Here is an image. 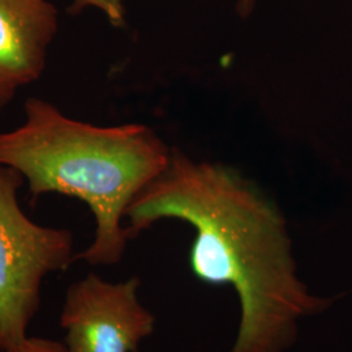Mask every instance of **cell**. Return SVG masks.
I'll return each instance as SVG.
<instances>
[{
    "instance_id": "6da1fadb",
    "label": "cell",
    "mask_w": 352,
    "mask_h": 352,
    "mask_svg": "<svg viewBox=\"0 0 352 352\" xmlns=\"http://www.w3.org/2000/svg\"><path fill=\"white\" fill-rule=\"evenodd\" d=\"M129 238L162 219L195 230L189 267L210 286L238 296L239 327L228 352H287L302 320L334 302L311 292L298 273L285 215L252 182L223 164L171 151L164 171L126 213Z\"/></svg>"
},
{
    "instance_id": "7a4b0ae2",
    "label": "cell",
    "mask_w": 352,
    "mask_h": 352,
    "mask_svg": "<svg viewBox=\"0 0 352 352\" xmlns=\"http://www.w3.org/2000/svg\"><path fill=\"white\" fill-rule=\"evenodd\" d=\"M24 110L21 126L0 132V164L20 173L34 199L59 193L85 202L96 234L76 258L118 264L131 239L123 226L126 209L167 167L171 151L144 124L94 126L36 97Z\"/></svg>"
},
{
    "instance_id": "3957f363",
    "label": "cell",
    "mask_w": 352,
    "mask_h": 352,
    "mask_svg": "<svg viewBox=\"0 0 352 352\" xmlns=\"http://www.w3.org/2000/svg\"><path fill=\"white\" fill-rule=\"evenodd\" d=\"M24 177L0 164V350L28 337L39 311L45 278L76 260L69 230L41 226L21 209Z\"/></svg>"
},
{
    "instance_id": "277c9868",
    "label": "cell",
    "mask_w": 352,
    "mask_h": 352,
    "mask_svg": "<svg viewBox=\"0 0 352 352\" xmlns=\"http://www.w3.org/2000/svg\"><path fill=\"white\" fill-rule=\"evenodd\" d=\"M139 277L109 282L90 273L67 289L60 327L71 352H139L155 329V317L140 302Z\"/></svg>"
},
{
    "instance_id": "5b68a950",
    "label": "cell",
    "mask_w": 352,
    "mask_h": 352,
    "mask_svg": "<svg viewBox=\"0 0 352 352\" xmlns=\"http://www.w3.org/2000/svg\"><path fill=\"white\" fill-rule=\"evenodd\" d=\"M58 26L51 0H0V110L43 74Z\"/></svg>"
},
{
    "instance_id": "8992f818",
    "label": "cell",
    "mask_w": 352,
    "mask_h": 352,
    "mask_svg": "<svg viewBox=\"0 0 352 352\" xmlns=\"http://www.w3.org/2000/svg\"><path fill=\"white\" fill-rule=\"evenodd\" d=\"M71 11L81 12L87 8H97L104 13L113 26L124 25V6L123 0H71ZM256 0H239L238 8L241 16H247L253 10Z\"/></svg>"
},
{
    "instance_id": "52a82bcc",
    "label": "cell",
    "mask_w": 352,
    "mask_h": 352,
    "mask_svg": "<svg viewBox=\"0 0 352 352\" xmlns=\"http://www.w3.org/2000/svg\"><path fill=\"white\" fill-rule=\"evenodd\" d=\"M0 352H71L67 344L59 340L41 338V337H25L24 340L14 343Z\"/></svg>"
}]
</instances>
